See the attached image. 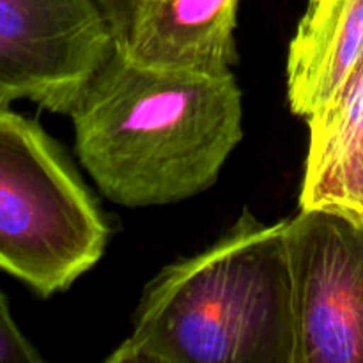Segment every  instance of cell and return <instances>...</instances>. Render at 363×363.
<instances>
[{"instance_id": "1", "label": "cell", "mask_w": 363, "mask_h": 363, "mask_svg": "<svg viewBox=\"0 0 363 363\" xmlns=\"http://www.w3.org/2000/svg\"><path fill=\"white\" fill-rule=\"evenodd\" d=\"M69 116L82 165L110 201L128 208L204 191L243 135L233 74L156 69L117 46Z\"/></svg>"}, {"instance_id": "2", "label": "cell", "mask_w": 363, "mask_h": 363, "mask_svg": "<svg viewBox=\"0 0 363 363\" xmlns=\"http://www.w3.org/2000/svg\"><path fill=\"white\" fill-rule=\"evenodd\" d=\"M130 339L167 363H294L287 220L245 213L211 248L163 269Z\"/></svg>"}, {"instance_id": "3", "label": "cell", "mask_w": 363, "mask_h": 363, "mask_svg": "<svg viewBox=\"0 0 363 363\" xmlns=\"http://www.w3.org/2000/svg\"><path fill=\"white\" fill-rule=\"evenodd\" d=\"M108 229L48 135L0 108V269L41 296L101 259Z\"/></svg>"}, {"instance_id": "4", "label": "cell", "mask_w": 363, "mask_h": 363, "mask_svg": "<svg viewBox=\"0 0 363 363\" xmlns=\"http://www.w3.org/2000/svg\"><path fill=\"white\" fill-rule=\"evenodd\" d=\"M287 243L294 363H363V218L300 209Z\"/></svg>"}, {"instance_id": "5", "label": "cell", "mask_w": 363, "mask_h": 363, "mask_svg": "<svg viewBox=\"0 0 363 363\" xmlns=\"http://www.w3.org/2000/svg\"><path fill=\"white\" fill-rule=\"evenodd\" d=\"M112 48L96 0H0V108L71 113Z\"/></svg>"}, {"instance_id": "6", "label": "cell", "mask_w": 363, "mask_h": 363, "mask_svg": "<svg viewBox=\"0 0 363 363\" xmlns=\"http://www.w3.org/2000/svg\"><path fill=\"white\" fill-rule=\"evenodd\" d=\"M240 0H138L121 50L156 69L227 77Z\"/></svg>"}, {"instance_id": "7", "label": "cell", "mask_w": 363, "mask_h": 363, "mask_svg": "<svg viewBox=\"0 0 363 363\" xmlns=\"http://www.w3.org/2000/svg\"><path fill=\"white\" fill-rule=\"evenodd\" d=\"M363 57V0H308L287 55V99L311 121L330 108Z\"/></svg>"}, {"instance_id": "8", "label": "cell", "mask_w": 363, "mask_h": 363, "mask_svg": "<svg viewBox=\"0 0 363 363\" xmlns=\"http://www.w3.org/2000/svg\"><path fill=\"white\" fill-rule=\"evenodd\" d=\"M307 124L308 149L301 186L325 176L363 135V57L330 108Z\"/></svg>"}, {"instance_id": "9", "label": "cell", "mask_w": 363, "mask_h": 363, "mask_svg": "<svg viewBox=\"0 0 363 363\" xmlns=\"http://www.w3.org/2000/svg\"><path fill=\"white\" fill-rule=\"evenodd\" d=\"M300 209H325L363 218V135L325 176L301 186Z\"/></svg>"}, {"instance_id": "10", "label": "cell", "mask_w": 363, "mask_h": 363, "mask_svg": "<svg viewBox=\"0 0 363 363\" xmlns=\"http://www.w3.org/2000/svg\"><path fill=\"white\" fill-rule=\"evenodd\" d=\"M0 363H45L16 326L2 293H0Z\"/></svg>"}, {"instance_id": "11", "label": "cell", "mask_w": 363, "mask_h": 363, "mask_svg": "<svg viewBox=\"0 0 363 363\" xmlns=\"http://www.w3.org/2000/svg\"><path fill=\"white\" fill-rule=\"evenodd\" d=\"M96 4L99 6L106 23H108L113 46L123 48L128 39L131 18H133L138 0H96Z\"/></svg>"}, {"instance_id": "12", "label": "cell", "mask_w": 363, "mask_h": 363, "mask_svg": "<svg viewBox=\"0 0 363 363\" xmlns=\"http://www.w3.org/2000/svg\"><path fill=\"white\" fill-rule=\"evenodd\" d=\"M105 363H167V362H163L162 358L152 354L151 351L138 346L135 340L128 339L123 346L117 347V350L106 358Z\"/></svg>"}]
</instances>
